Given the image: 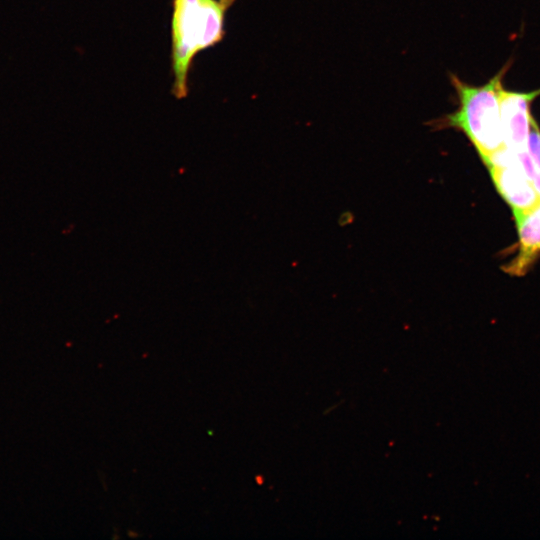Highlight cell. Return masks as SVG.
I'll use <instances>...</instances> for the list:
<instances>
[{
    "instance_id": "5",
    "label": "cell",
    "mask_w": 540,
    "mask_h": 540,
    "mask_svg": "<svg viewBox=\"0 0 540 540\" xmlns=\"http://www.w3.org/2000/svg\"><path fill=\"white\" fill-rule=\"evenodd\" d=\"M519 234V254L509 265L514 274H523L540 252V205L531 211L514 213Z\"/></svg>"
},
{
    "instance_id": "7",
    "label": "cell",
    "mask_w": 540,
    "mask_h": 540,
    "mask_svg": "<svg viewBox=\"0 0 540 540\" xmlns=\"http://www.w3.org/2000/svg\"><path fill=\"white\" fill-rule=\"evenodd\" d=\"M531 181H532L537 193L540 196V171H538V170L536 171L534 176L531 178Z\"/></svg>"
},
{
    "instance_id": "3",
    "label": "cell",
    "mask_w": 540,
    "mask_h": 540,
    "mask_svg": "<svg viewBox=\"0 0 540 540\" xmlns=\"http://www.w3.org/2000/svg\"><path fill=\"white\" fill-rule=\"evenodd\" d=\"M540 96V88L518 92L505 90L500 93L501 126L504 144L515 152L528 151V139L535 122L531 107Z\"/></svg>"
},
{
    "instance_id": "2",
    "label": "cell",
    "mask_w": 540,
    "mask_h": 540,
    "mask_svg": "<svg viewBox=\"0 0 540 540\" xmlns=\"http://www.w3.org/2000/svg\"><path fill=\"white\" fill-rule=\"evenodd\" d=\"M236 0H173L171 19L172 93L188 95V81L195 56L224 37L226 13Z\"/></svg>"
},
{
    "instance_id": "1",
    "label": "cell",
    "mask_w": 540,
    "mask_h": 540,
    "mask_svg": "<svg viewBox=\"0 0 540 540\" xmlns=\"http://www.w3.org/2000/svg\"><path fill=\"white\" fill-rule=\"evenodd\" d=\"M512 61L507 62L487 83L474 86L450 73L449 79L456 94L457 109L430 121L434 130L452 128L462 132L486 161L505 147L500 111L503 79Z\"/></svg>"
},
{
    "instance_id": "4",
    "label": "cell",
    "mask_w": 540,
    "mask_h": 540,
    "mask_svg": "<svg viewBox=\"0 0 540 540\" xmlns=\"http://www.w3.org/2000/svg\"><path fill=\"white\" fill-rule=\"evenodd\" d=\"M492 180L514 213H524L540 205V196L521 163L488 166Z\"/></svg>"
},
{
    "instance_id": "6",
    "label": "cell",
    "mask_w": 540,
    "mask_h": 540,
    "mask_svg": "<svg viewBox=\"0 0 540 540\" xmlns=\"http://www.w3.org/2000/svg\"><path fill=\"white\" fill-rule=\"evenodd\" d=\"M528 152L537 170L540 171V129L536 122L533 123L529 134Z\"/></svg>"
}]
</instances>
